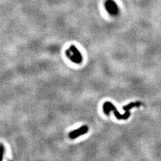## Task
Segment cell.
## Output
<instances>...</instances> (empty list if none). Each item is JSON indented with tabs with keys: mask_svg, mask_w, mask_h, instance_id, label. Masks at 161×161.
Returning a JSON list of instances; mask_svg holds the SVG:
<instances>
[{
	"mask_svg": "<svg viewBox=\"0 0 161 161\" xmlns=\"http://www.w3.org/2000/svg\"><path fill=\"white\" fill-rule=\"evenodd\" d=\"M103 109L104 113L108 115H109L110 111H114L115 116L118 119H127L130 115V110H126L125 111V113L124 115H121L119 113V112H118V110L115 107V105L109 102H106L103 103Z\"/></svg>",
	"mask_w": 161,
	"mask_h": 161,
	"instance_id": "cell-1",
	"label": "cell"
},
{
	"mask_svg": "<svg viewBox=\"0 0 161 161\" xmlns=\"http://www.w3.org/2000/svg\"><path fill=\"white\" fill-rule=\"evenodd\" d=\"M2 152H3V150L1 149L0 150V160H1V158H2Z\"/></svg>",
	"mask_w": 161,
	"mask_h": 161,
	"instance_id": "cell-6",
	"label": "cell"
},
{
	"mask_svg": "<svg viewBox=\"0 0 161 161\" xmlns=\"http://www.w3.org/2000/svg\"><path fill=\"white\" fill-rule=\"evenodd\" d=\"M88 127L87 125H83V126L78 128L76 130H74L73 132L69 133V138L71 139H75L78 138L80 136H82L88 132Z\"/></svg>",
	"mask_w": 161,
	"mask_h": 161,
	"instance_id": "cell-4",
	"label": "cell"
},
{
	"mask_svg": "<svg viewBox=\"0 0 161 161\" xmlns=\"http://www.w3.org/2000/svg\"><path fill=\"white\" fill-rule=\"evenodd\" d=\"M105 8L107 12L112 16H115L119 13V8L114 0H107L105 3Z\"/></svg>",
	"mask_w": 161,
	"mask_h": 161,
	"instance_id": "cell-3",
	"label": "cell"
},
{
	"mask_svg": "<svg viewBox=\"0 0 161 161\" xmlns=\"http://www.w3.org/2000/svg\"><path fill=\"white\" fill-rule=\"evenodd\" d=\"M66 54L67 56L72 62L76 64H80L82 63V54L79 51V50L77 48V47L73 46V45H72V46H70L69 48V49L66 51Z\"/></svg>",
	"mask_w": 161,
	"mask_h": 161,
	"instance_id": "cell-2",
	"label": "cell"
},
{
	"mask_svg": "<svg viewBox=\"0 0 161 161\" xmlns=\"http://www.w3.org/2000/svg\"><path fill=\"white\" fill-rule=\"evenodd\" d=\"M141 105H142V103L139 102H135V103H134H134H129L128 105H125V106L123 107V109L125 110V111H126V110H130L131 109L134 108V107L138 108V107L140 106Z\"/></svg>",
	"mask_w": 161,
	"mask_h": 161,
	"instance_id": "cell-5",
	"label": "cell"
}]
</instances>
